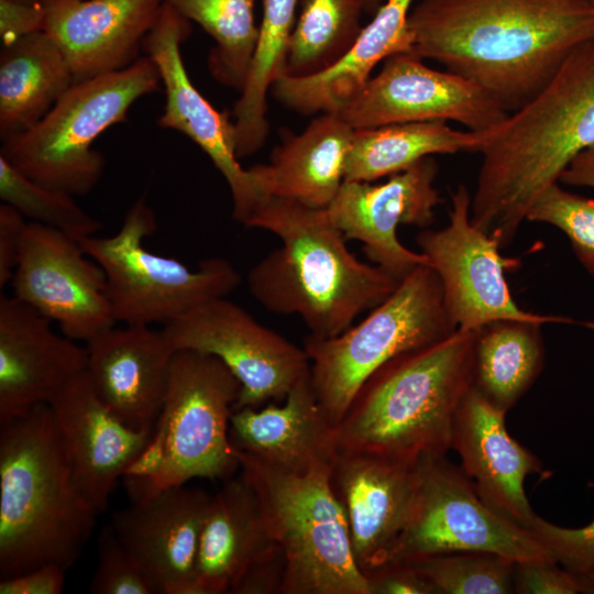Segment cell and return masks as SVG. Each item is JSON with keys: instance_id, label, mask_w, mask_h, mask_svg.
Instances as JSON below:
<instances>
[{"instance_id": "cell-1", "label": "cell", "mask_w": 594, "mask_h": 594, "mask_svg": "<svg viewBox=\"0 0 594 594\" xmlns=\"http://www.w3.org/2000/svg\"><path fill=\"white\" fill-rule=\"evenodd\" d=\"M410 54L476 84L508 112L532 99L569 55L594 40L585 0H418Z\"/></svg>"}, {"instance_id": "cell-2", "label": "cell", "mask_w": 594, "mask_h": 594, "mask_svg": "<svg viewBox=\"0 0 594 594\" xmlns=\"http://www.w3.org/2000/svg\"><path fill=\"white\" fill-rule=\"evenodd\" d=\"M480 132L471 221L506 248L538 198L594 145V40L576 47L532 99Z\"/></svg>"}, {"instance_id": "cell-3", "label": "cell", "mask_w": 594, "mask_h": 594, "mask_svg": "<svg viewBox=\"0 0 594 594\" xmlns=\"http://www.w3.org/2000/svg\"><path fill=\"white\" fill-rule=\"evenodd\" d=\"M244 226L267 230L282 241L249 271L250 293L271 312L298 316L311 336L340 334L400 282L358 260L327 208L267 197Z\"/></svg>"}, {"instance_id": "cell-4", "label": "cell", "mask_w": 594, "mask_h": 594, "mask_svg": "<svg viewBox=\"0 0 594 594\" xmlns=\"http://www.w3.org/2000/svg\"><path fill=\"white\" fill-rule=\"evenodd\" d=\"M477 329H457L378 367L334 428L338 452L405 464L446 455L457 411L473 386Z\"/></svg>"}, {"instance_id": "cell-5", "label": "cell", "mask_w": 594, "mask_h": 594, "mask_svg": "<svg viewBox=\"0 0 594 594\" xmlns=\"http://www.w3.org/2000/svg\"><path fill=\"white\" fill-rule=\"evenodd\" d=\"M0 580L75 564L97 510L77 487L48 404L0 426Z\"/></svg>"}, {"instance_id": "cell-6", "label": "cell", "mask_w": 594, "mask_h": 594, "mask_svg": "<svg viewBox=\"0 0 594 594\" xmlns=\"http://www.w3.org/2000/svg\"><path fill=\"white\" fill-rule=\"evenodd\" d=\"M285 558L280 594H370L354 560L344 510L330 484L332 463L305 472L273 466L235 448Z\"/></svg>"}, {"instance_id": "cell-7", "label": "cell", "mask_w": 594, "mask_h": 594, "mask_svg": "<svg viewBox=\"0 0 594 594\" xmlns=\"http://www.w3.org/2000/svg\"><path fill=\"white\" fill-rule=\"evenodd\" d=\"M148 57L129 67L77 81L34 127L2 142L0 155L30 179L79 196L101 179L106 161L92 144L127 120L132 105L160 90Z\"/></svg>"}, {"instance_id": "cell-8", "label": "cell", "mask_w": 594, "mask_h": 594, "mask_svg": "<svg viewBox=\"0 0 594 594\" xmlns=\"http://www.w3.org/2000/svg\"><path fill=\"white\" fill-rule=\"evenodd\" d=\"M457 328L446 311L442 285L430 264L406 275L362 321L338 336L308 334L310 386L336 428L363 383L391 359L439 342Z\"/></svg>"}, {"instance_id": "cell-9", "label": "cell", "mask_w": 594, "mask_h": 594, "mask_svg": "<svg viewBox=\"0 0 594 594\" xmlns=\"http://www.w3.org/2000/svg\"><path fill=\"white\" fill-rule=\"evenodd\" d=\"M156 227L154 211L139 198L117 233L80 241L106 275L117 322L165 324L207 300L227 297L241 283L239 272L226 258H207L191 268L147 250L144 241Z\"/></svg>"}, {"instance_id": "cell-10", "label": "cell", "mask_w": 594, "mask_h": 594, "mask_svg": "<svg viewBox=\"0 0 594 594\" xmlns=\"http://www.w3.org/2000/svg\"><path fill=\"white\" fill-rule=\"evenodd\" d=\"M418 469L413 508L384 565L461 551L497 553L516 563L553 560L530 530L486 506L446 455L425 457Z\"/></svg>"}, {"instance_id": "cell-11", "label": "cell", "mask_w": 594, "mask_h": 594, "mask_svg": "<svg viewBox=\"0 0 594 594\" xmlns=\"http://www.w3.org/2000/svg\"><path fill=\"white\" fill-rule=\"evenodd\" d=\"M240 391L239 380L218 358L175 352L157 418L166 431V464L153 495L195 477L224 479L240 468L229 433Z\"/></svg>"}, {"instance_id": "cell-12", "label": "cell", "mask_w": 594, "mask_h": 594, "mask_svg": "<svg viewBox=\"0 0 594 594\" xmlns=\"http://www.w3.org/2000/svg\"><path fill=\"white\" fill-rule=\"evenodd\" d=\"M471 198L468 187L460 184L451 193L449 223L439 230L426 229L416 238L440 278L451 323L457 329H476L497 320H522L594 329V322L535 314L515 302L505 271L518 261L503 257L498 242L472 223Z\"/></svg>"}, {"instance_id": "cell-13", "label": "cell", "mask_w": 594, "mask_h": 594, "mask_svg": "<svg viewBox=\"0 0 594 594\" xmlns=\"http://www.w3.org/2000/svg\"><path fill=\"white\" fill-rule=\"evenodd\" d=\"M175 351L191 350L221 360L241 384L233 411L284 400L310 376V360L299 348L260 323L226 297L207 300L162 329Z\"/></svg>"}, {"instance_id": "cell-14", "label": "cell", "mask_w": 594, "mask_h": 594, "mask_svg": "<svg viewBox=\"0 0 594 594\" xmlns=\"http://www.w3.org/2000/svg\"><path fill=\"white\" fill-rule=\"evenodd\" d=\"M354 130L395 123L454 121L484 131L509 113L471 80L437 70L410 53L387 57L339 111Z\"/></svg>"}, {"instance_id": "cell-15", "label": "cell", "mask_w": 594, "mask_h": 594, "mask_svg": "<svg viewBox=\"0 0 594 594\" xmlns=\"http://www.w3.org/2000/svg\"><path fill=\"white\" fill-rule=\"evenodd\" d=\"M10 285L13 297L70 339L87 342L117 322L102 268L80 241L56 229L28 222Z\"/></svg>"}, {"instance_id": "cell-16", "label": "cell", "mask_w": 594, "mask_h": 594, "mask_svg": "<svg viewBox=\"0 0 594 594\" xmlns=\"http://www.w3.org/2000/svg\"><path fill=\"white\" fill-rule=\"evenodd\" d=\"M190 34V21L162 3L142 51L157 66L165 91L163 129L178 131L195 142L226 179L232 196L233 218L243 226L261 204L249 169L237 154L234 122L228 111L217 110L193 84L182 56V43Z\"/></svg>"}, {"instance_id": "cell-17", "label": "cell", "mask_w": 594, "mask_h": 594, "mask_svg": "<svg viewBox=\"0 0 594 594\" xmlns=\"http://www.w3.org/2000/svg\"><path fill=\"white\" fill-rule=\"evenodd\" d=\"M437 174L438 164L428 156L382 184L344 180L327 209L346 240L360 241L374 265L402 280L429 262L421 252L402 244L397 227L428 228L433 222L435 208L441 202L435 187Z\"/></svg>"}, {"instance_id": "cell-18", "label": "cell", "mask_w": 594, "mask_h": 594, "mask_svg": "<svg viewBox=\"0 0 594 594\" xmlns=\"http://www.w3.org/2000/svg\"><path fill=\"white\" fill-rule=\"evenodd\" d=\"M211 497L176 485L113 514L111 525L156 594H198V549Z\"/></svg>"}, {"instance_id": "cell-19", "label": "cell", "mask_w": 594, "mask_h": 594, "mask_svg": "<svg viewBox=\"0 0 594 594\" xmlns=\"http://www.w3.org/2000/svg\"><path fill=\"white\" fill-rule=\"evenodd\" d=\"M13 296H0V426L50 404L87 370V349Z\"/></svg>"}, {"instance_id": "cell-20", "label": "cell", "mask_w": 594, "mask_h": 594, "mask_svg": "<svg viewBox=\"0 0 594 594\" xmlns=\"http://www.w3.org/2000/svg\"><path fill=\"white\" fill-rule=\"evenodd\" d=\"M48 405L73 479L100 514L153 429L127 426L101 400L86 371L69 381Z\"/></svg>"}, {"instance_id": "cell-21", "label": "cell", "mask_w": 594, "mask_h": 594, "mask_svg": "<svg viewBox=\"0 0 594 594\" xmlns=\"http://www.w3.org/2000/svg\"><path fill=\"white\" fill-rule=\"evenodd\" d=\"M418 462L337 453L330 484L345 514L354 560L365 576L385 564L407 522L419 483Z\"/></svg>"}, {"instance_id": "cell-22", "label": "cell", "mask_w": 594, "mask_h": 594, "mask_svg": "<svg viewBox=\"0 0 594 594\" xmlns=\"http://www.w3.org/2000/svg\"><path fill=\"white\" fill-rule=\"evenodd\" d=\"M87 374L127 426L152 430L163 409L175 350L163 330L114 326L87 341Z\"/></svg>"}, {"instance_id": "cell-23", "label": "cell", "mask_w": 594, "mask_h": 594, "mask_svg": "<svg viewBox=\"0 0 594 594\" xmlns=\"http://www.w3.org/2000/svg\"><path fill=\"white\" fill-rule=\"evenodd\" d=\"M506 413L494 407L473 386L455 415L452 448L461 457L462 470L492 510L530 529L537 514L524 490L525 479L547 476L541 462L508 433Z\"/></svg>"}, {"instance_id": "cell-24", "label": "cell", "mask_w": 594, "mask_h": 594, "mask_svg": "<svg viewBox=\"0 0 594 594\" xmlns=\"http://www.w3.org/2000/svg\"><path fill=\"white\" fill-rule=\"evenodd\" d=\"M46 32L63 52L74 81L118 72L139 59L162 0H40Z\"/></svg>"}, {"instance_id": "cell-25", "label": "cell", "mask_w": 594, "mask_h": 594, "mask_svg": "<svg viewBox=\"0 0 594 594\" xmlns=\"http://www.w3.org/2000/svg\"><path fill=\"white\" fill-rule=\"evenodd\" d=\"M354 129L338 112H322L299 134L285 131L267 164L249 169L261 197L328 208L344 182Z\"/></svg>"}, {"instance_id": "cell-26", "label": "cell", "mask_w": 594, "mask_h": 594, "mask_svg": "<svg viewBox=\"0 0 594 594\" xmlns=\"http://www.w3.org/2000/svg\"><path fill=\"white\" fill-rule=\"evenodd\" d=\"M284 554L252 487L240 476L212 495L202 525L198 594H224L253 565Z\"/></svg>"}, {"instance_id": "cell-27", "label": "cell", "mask_w": 594, "mask_h": 594, "mask_svg": "<svg viewBox=\"0 0 594 594\" xmlns=\"http://www.w3.org/2000/svg\"><path fill=\"white\" fill-rule=\"evenodd\" d=\"M415 1L384 0L336 64L316 75L279 78L272 87L274 97L302 114L339 111L362 89L377 64L410 52L408 16Z\"/></svg>"}, {"instance_id": "cell-28", "label": "cell", "mask_w": 594, "mask_h": 594, "mask_svg": "<svg viewBox=\"0 0 594 594\" xmlns=\"http://www.w3.org/2000/svg\"><path fill=\"white\" fill-rule=\"evenodd\" d=\"M283 405L260 410L244 407L230 419L232 444L257 459L290 472H305L332 463L338 450L334 428L326 419L310 386L301 380Z\"/></svg>"}, {"instance_id": "cell-29", "label": "cell", "mask_w": 594, "mask_h": 594, "mask_svg": "<svg viewBox=\"0 0 594 594\" xmlns=\"http://www.w3.org/2000/svg\"><path fill=\"white\" fill-rule=\"evenodd\" d=\"M69 65L44 31L23 36L0 53V138L41 121L74 84Z\"/></svg>"}, {"instance_id": "cell-30", "label": "cell", "mask_w": 594, "mask_h": 594, "mask_svg": "<svg viewBox=\"0 0 594 594\" xmlns=\"http://www.w3.org/2000/svg\"><path fill=\"white\" fill-rule=\"evenodd\" d=\"M481 142L480 131L457 130L446 121L355 129L344 180L372 183L405 170L435 154L477 152Z\"/></svg>"}, {"instance_id": "cell-31", "label": "cell", "mask_w": 594, "mask_h": 594, "mask_svg": "<svg viewBox=\"0 0 594 594\" xmlns=\"http://www.w3.org/2000/svg\"><path fill=\"white\" fill-rule=\"evenodd\" d=\"M541 326L531 321L497 320L477 329L473 387L504 413L529 389L543 367Z\"/></svg>"}, {"instance_id": "cell-32", "label": "cell", "mask_w": 594, "mask_h": 594, "mask_svg": "<svg viewBox=\"0 0 594 594\" xmlns=\"http://www.w3.org/2000/svg\"><path fill=\"white\" fill-rule=\"evenodd\" d=\"M300 0H262L258 36L245 82L231 112L238 157L258 151L267 136L266 96L285 76L289 43Z\"/></svg>"}, {"instance_id": "cell-33", "label": "cell", "mask_w": 594, "mask_h": 594, "mask_svg": "<svg viewBox=\"0 0 594 594\" xmlns=\"http://www.w3.org/2000/svg\"><path fill=\"white\" fill-rule=\"evenodd\" d=\"M211 36L208 68L221 85L241 91L258 36L256 0H162Z\"/></svg>"}, {"instance_id": "cell-34", "label": "cell", "mask_w": 594, "mask_h": 594, "mask_svg": "<svg viewBox=\"0 0 594 594\" xmlns=\"http://www.w3.org/2000/svg\"><path fill=\"white\" fill-rule=\"evenodd\" d=\"M365 0H301L285 76L307 77L336 64L353 45Z\"/></svg>"}, {"instance_id": "cell-35", "label": "cell", "mask_w": 594, "mask_h": 594, "mask_svg": "<svg viewBox=\"0 0 594 594\" xmlns=\"http://www.w3.org/2000/svg\"><path fill=\"white\" fill-rule=\"evenodd\" d=\"M436 594L514 593L516 562L497 553L461 551L420 558L410 562Z\"/></svg>"}, {"instance_id": "cell-36", "label": "cell", "mask_w": 594, "mask_h": 594, "mask_svg": "<svg viewBox=\"0 0 594 594\" xmlns=\"http://www.w3.org/2000/svg\"><path fill=\"white\" fill-rule=\"evenodd\" d=\"M73 197L30 179L0 155L2 202L14 207L31 222L56 229L78 241L96 235L101 223Z\"/></svg>"}, {"instance_id": "cell-37", "label": "cell", "mask_w": 594, "mask_h": 594, "mask_svg": "<svg viewBox=\"0 0 594 594\" xmlns=\"http://www.w3.org/2000/svg\"><path fill=\"white\" fill-rule=\"evenodd\" d=\"M559 229L583 268L594 278V199L553 184L538 198L527 220Z\"/></svg>"}, {"instance_id": "cell-38", "label": "cell", "mask_w": 594, "mask_h": 594, "mask_svg": "<svg viewBox=\"0 0 594 594\" xmlns=\"http://www.w3.org/2000/svg\"><path fill=\"white\" fill-rule=\"evenodd\" d=\"M529 530L575 579L580 593L594 594V519L581 528H566L537 515Z\"/></svg>"}, {"instance_id": "cell-39", "label": "cell", "mask_w": 594, "mask_h": 594, "mask_svg": "<svg viewBox=\"0 0 594 594\" xmlns=\"http://www.w3.org/2000/svg\"><path fill=\"white\" fill-rule=\"evenodd\" d=\"M92 594H156V591L119 539L112 525L98 537V565L91 579Z\"/></svg>"}, {"instance_id": "cell-40", "label": "cell", "mask_w": 594, "mask_h": 594, "mask_svg": "<svg viewBox=\"0 0 594 594\" xmlns=\"http://www.w3.org/2000/svg\"><path fill=\"white\" fill-rule=\"evenodd\" d=\"M166 454L165 426L157 419L150 439L121 476L131 503L153 496L166 464Z\"/></svg>"}, {"instance_id": "cell-41", "label": "cell", "mask_w": 594, "mask_h": 594, "mask_svg": "<svg viewBox=\"0 0 594 594\" xmlns=\"http://www.w3.org/2000/svg\"><path fill=\"white\" fill-rule=\"evenodd\" d=\"M514 593L575 594V579L554 560L527 561L515 564Z\"/></svg>"}, {"instance_id": "cell-42", "label": "cell", "mask_w": 594, "mask_h": 594, "mask_svg": "<svg viewBox=\"0 0 594 594\" xmlns=\"http://www.w3.org/2000/svg\"><path fill=\"white\" fill-rule=\"evenodd\" d=\"M45 16L42 1L0 0V38L3 46L43 31Z\"/></svg>"}, {"instance_id": "cell-43", "label": "cell", "mask_w": 594, "mask_h": 594, "mask_svg": "<svg viewBox=\"0 0 594 594\" xmlns=\"http://www.w3.org/2000/svg\"><path fill=\"white\" fill-rule=\"evenodd\" d=\"M370 594H436L410 564H386L366 575Z\"/></svg>"}, {"instance_id": "cell-44", "label": "cell", "mask_w": 594, "mask_h": 594, "mask_svg": "<svg viewBox=\"0 0 594 594\" xmlns=\"http://www.w3.org/2000/svg\"><path fill=\"white\" fill-rule=\"evenodd\" d=\"M25 217L9 204L0 206V287L10 284L26 228Z\"/></svg>"}, {"instance_id": "cell-45", "label": "cell", "mask_w": 594, "mask_h": 594, "mask_svg": "<svg viewBox=\"0 0 594 594\" xmlns=\"http://www.w3.org/2000/svg\"><path fill=\"white\" fill-rule=\"evenodd\" d=\"M66 571L58 564L50 563L0 580V594H59L65 584Z\"/></svg>"}, {"instance_id": "cell-46", "label": "cell", "mask_w": 594, "mask_h": 594, "mask_svg": "<svg viewBox=\"0 0 594 594\" xmlns=\"http://www.w3.org/2000/svg\"><path fill=\"white\" fill-rule=\"evenodd\" d=\"M285 574V558L274 559L250 568L231 588V594H274L282 592Z\"/></svg>"}, {"instance_id": "cell-47", "label": "cell", "mask_w": 594, "mask_h": 594, "mask_svg": "<svg viewBox=\"0 0 594 594\" xmlns=\"http://www.w3.org/2000/svg\"><path fill=\"white\" fill-rule=\"evenodd\" d=\"M559 183L594 189V145L583 150L571 161Z\"/></svg>"}, {"instance_id": "cell-48", "label": "cell", "mask_w": 594, "mask_h": 594, "mask_svg": "<svg viewBox=\"0 0 594 594\" xmlns=\"http://www.w3.org/2000/svg\"><path fill=\"white\" fill-rule=\"evenodd\" d=\"M384 0H365V12L374 14Z\"/></svg>"}, {"instance_id": "cell-49", "label": "cell", "mask_w": 594, "mask_h": 594, "mask_svg": "<svg viewBox=\"0 0 594 594\" xmlns=\"http://www.w3.org/2000/svg\"><path fill=\"white\" fill-rule=\"evenodd\" d=\"M587 1L588 3H591L592 6H594V0H585Z\"/></svg>"}, {"instance_id": "cell-50", "label": "cell", "mask_w": 594, "mask_h": 594, "mask_svg": "<svg viewBox=\"0 0 594 594\" xmlns=\"http://www.w3.org/2000/svg\"><path fill=\"white\" fill-rule=\"evenodd\" d=\"M22 1H31V2H34V1H40V0H22Z\"/></svg>"}]
</instances>
